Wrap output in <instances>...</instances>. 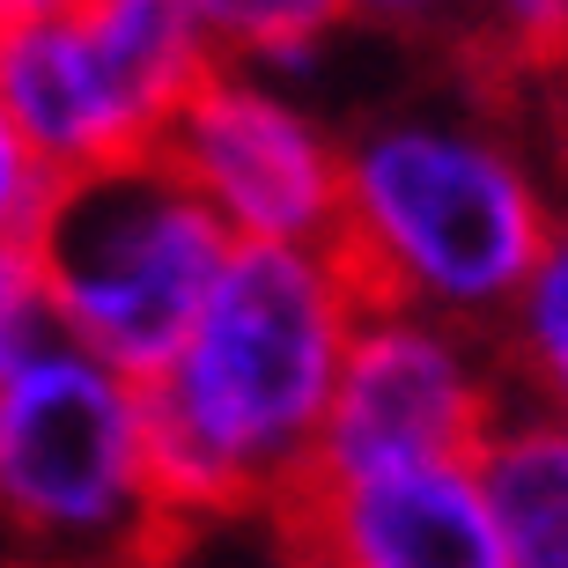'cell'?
Segmentation results:
<instances>
[{
	"label": "cell",
	"instance_id": "cell-1",
	"mask_svg": "<svg viewBox=\"0 0 568 568\" xmlns=\"http://www.w3.org/2000/svg\"><path fill=\"white\" fill-rule=\"evenodd\" d=\"M362 288L333 244H236L185 347L141 384L170 517L288 509L317 473Z\"/></svg>",
	"mask_w": 568,
	"mask_h": 568
},
{
	"label": "cell",
	"instance_id": "cell-8",
	"mask_svg": "<svg viewBox=\"0 0 568 568\" xmlns=\"http://www.w3.org/2000/svg\"><path fill=\"white\" fill-rule=\"evenodd\" d=\"M311 568H503L495 509L473 458L311 473L288 503Z\"/></svg>",
	"mask_w": 568,
	"mask_h": 568
},
{
	"label": "cell",
	"instance_id": "cell-17",
	"mask_svg": "<svg viewBox=\"0 0 568 568\" xmlns=\"http://www.w3.org/2000/svg\"><path fill=\"white\" fill-rule=\"evenodd\" d=\"M89 568H155L148 554H133V561H89Z\"/></svg>",
	"mask_w": 568,
	"mask_h": 568
},
{
	"label": "cell",
	"instance_id": "cell-15",
	"mask_svg": "<svg viewBox=\"0 0 568 568\" xmlns=\"http://www.w3.org/2000/svg\"><path fill=\"white\" fill-rule=\"evenodd\" d=\"M443 8L450 0H355V16H369V22H428Z\"/></svg>",
	"mask_w": 568,
	"mask_h": 568
},
{
	"label": "cell",
	"instance_id": "cell-18",
	"mask_svg": "<svg viewBox=\"0 0 568 568\" xmlns=\"http://www.w3.org/2000/svg\"><path fill=\"white\" fill-rule=\"evenodd\" d=\"M8 30H16V22H8V16H0V44H8Z\"/></svg>",
	"mask_w": 568,
	"mask_h": 568
},
{
	"label": "cell",
	"instance_id": "cell-13",
	"mask_svg": "<svg viewBox=\"0 0 568 568\" xmlns=\"http://www.w3.org/2000/svg\"><path fill=\"white\" fill-rule=\"evenodd\" d=\"M52 200H60V178L38 163V148L0 119V244H38Z\"/></svg>",
	"mask_w": 568,
	"mask_h": 568
},
{
	"label": "cell",
	"instance_id": "cell-3",
	"mask_svg": "<svg viewBox=\"0 0 568 568\" xmlns=\"http://www.w3.org/2000/svg\"><path fill=\"white\" fill-rule=\"evenodd\" d=\"M230 252L236 236L163 155L67 178L38 230L67 339L133 384H148L185 347Z\"/></svg>",
	"mask_w": 568,
	"mask_h": 568
},
{
	"label": "cell",
	"instance_id": "cell-9",
	"mask_svg": "<svg viewBox=\"0 0 568 568\" xmlns=\"http://www.w3.org/2000/svg\"><path fill=\"white\" fill-rule=\"evenodd\" d=\"M495 509L503 568H568V428L539 406H509L473 450Z\"/></svg>",
	"mask_w": 568,
	"mask_h": 568
},
{
	"label": "cell",
	"instance_id": "cell-7",
	"mask_svg": "<svg viewBox=\"0 0 568 568\" xmlns=\"http://www.w3.org/2000/svg\"><path fill=\"white\" fill-rule=\"evenodd\" d=\"M339 133L281 74L214 67L170 119L163 155L236 244H333Z\"/></svg>",
	"mask_w": 568,
	"mask_h": 568
},
{
	"label": "cell",
	"instance_id": "cell-5",
	"mask_svg": "<svg viewBox=\"0 0 568 568\" xmlns=\"http://www.w3.org/2000/svg\"><path fill=\"white\" fill-rule=\"evenodd\" d=\"M192 0H82L16 22L0 44V119L38 148L52 178L155 155L185 97L214 74Z\"/></svg>",
	"mask_w": 568,
	"mask_h": 568
},
{
	"label": "cell",
	"instance_id": "cell-16",
	"mask_svg": "<svg viewBox=\"0 0 568 568\" xmlns=\"http://www.w3.org/2000/svg\"><path fill=\"white\" fill-rule=\"evenodd\" d=\"M67 8H82V0H0V16H8V22H38V16H67Z\"/></svg>",
	"mask_w": 568,
	"mask_h": 568
},
{
	"label": "cell",
	"instance_id": "cell-4",
	"mask_svg": "<svg viewBox=\"0 0 568 568\" xmlns=\"http://www.w3.org/2000/svg\"><path fill=\"white\" fill-rule=\"evenodd\" d=\"M0 531L22 568L133 561L163 531L148 392L74 339L0 384Z\"/></svg>",
	"mask_w": 568,
	"mask_h": 568
},
{
	"label": "cell",
	"instance_id": "cell-14",
	"mask_svg": "<svg viewBox=\"0 0 568 568\" xmlns=\"http://www.w3.org/2000/svg\"><path fill=\"white\" fill-rule=\"evenodd\" d=\"M487 30L509 44V52H525V60H554L568 52V0H480Z\"/></svg>",
	"mask_w": 568,
	"mask_h": 568
},
{
	"label": "cell",
	"instance_id": "cell-11",
	"mask_svg": "<svg viewBox=\"0 0 568 568\" xmlns=\"http://www.w3.org/2000/svg\"><path fill=\"white\" fill-rule=\"evenodd\" d=\"M192 8L214 60L258 74H303L339 22H355V0H192Z\"/></svg>",
	"mask_w": 568,
	"mask_h": 568
},
{
	"label": "cell",
	"instance_id": "cell-10",
	"mask_svg": "<svg viewBox=\"0 0 568 568\" xmlns=\"http://www.w3.org/2000/svg\"><path fill=\"white\" fill-rule=\"evenodd\" d=\"M495 347L509 362L517 399L568 428V214H554L525 288H517V303L495 325Z\"/></svg>",
	"mask_w": 568,
	"mask_h": 568
},
{
	"label": "cell",
	"instance_id": "cell-6",
	"mask_svg": "<svg viewBox=\"0 0 568 568\" xmlns=\"http://www.w3.org/2000/svg\"><path fill=\"white\" fill-rule=\"evenodd\" d=\"M509 406L517 384L495 333L406 311V303H362L325 406L317 473L473 458Z\"/></svg>",
	"mask_w": 568,
	"mask_h": 568
},
{
	"label": "cell",
	"instance_id": "cell-2",
	"mask_svg": "<svg viewBox=\"0 0 568 568\" xmlns=\"http://www.w3.org/2000/svg\"><path fill=\"white\" fill-rule=\"evenodd\" d=\"M554 230L547 185L503 126L473 111L406 104L339 148V230L362 303L495 333Z\"/></svg>",
	"mask_w": 568,
	"mask_h": 568
},
{
	"label": "cell",
	"instance_id": "cell-12",
	"mask_svg": "<svg viewBox=\"0 0 568 568\" xmlns=\"http://www.w3.org/2000/svg\"><path fill=\"white\" fill-rule=\"evenodd\" d=\"M67 339L60 303H52V281H44L38 244H0V384L44 362Z\"/></svg>",
	"mask_w": 568,
	"mask_h": 568
}]
</instances>
